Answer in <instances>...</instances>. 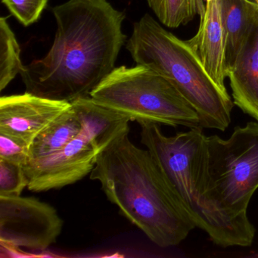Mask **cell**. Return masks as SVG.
Here are the masks:
<instances>
[{
	"instance_id": "8fae6325",
	"label": "cell",
	"mask_w": 258,
	"mask_h": 258,
	"mask_svg": "<svg viewBox=\"0 0 258 258\" xmlns=\"http://www.w3.org/2000/svg\"><path fill=\"white\" fill-rule=\"evenodd\" d=\"M72 109L81 125L80 136L99 154L113 142L130 133L131 119L89 97L72 102Z\"/></svg>"
},
{
	"instance_id": "ac0fdd59",
	"label": "cell",
	"mask_w": 258,
	"mask_h": 258,
	"mask_svg": "<svg viewBox=\"0 0 258 258\" xmlns=\"http://www.w3.org/2000/svg\"><path fill=\"white\" fill-rule=\"evenodd\" d=\"M49 0H2L3 4L24 26L37 22Z\"/></svg>"
},
{
	"instance_id": "8992f818",
	"label": "cell",
	"mask_w": 258,
	"mask_h": 258,
	"mask_svg": "<svg viewBox=\"0 0 258 258\" xmlns=\"http://www.w3.org/2000/svg\"><path fill=\"white\" fill-rule=\"evenodd\" d=\"M208 197L228 218L256 232L247 215L258 188V122L236 126L227 140L207 137Z\"/></svg>"
},
{
	"instance_id": "277c9868",
	"label": "cell",
	"mask_w": 258,
	"mask_h": 258,
	"mask_svg": "<svg viewBox=\"0 0 258 258\" xmlns=\"http://www.w3.org/2000/svg\"><path fill=\"white\" fill-rule=\"evenodd\" d=\"M126 48L137 64L156 71L173 83L197 111L202 127L226 131L234 102L211 80L185 40L146 14L134 23Z\"/></svg>"
},
{
	"instance_id": "44dd1931",
	"label": "cell",
	"mask_w": 258,
	"mask_h": 258,
	"mask_svg": "<svg viewBox=\"0 0 258 258\" xmlns=\"http://www.w3.org/2000/svg\"><path fill=\"white\" fill-rule=\"evenodd\" d=\"M205 1H206V2H209V1H211V0H205Z\"/></svg>"
},
{
	"instance_id": "5bb4252c",
	"label": "cell",
	"mask_w": 258,
	"mask_h": 258,
	"mask_svg": "<svg viewBox=\"0 0 258 258\" xmlns=\"http://www.w3.org/2000/svg\"><path fill=\"white\" fill-rule=\"evenodd\" d=\"M81 131V123L71 106L40 131L31 142L28 161L40 159L61 150L78 137Z\"/></svg>"
},
{
	"instance_id": "9a60e30c",
	"label": "cell",
	"mask_w": 258,
	"mask_h": 258,
	"mask_svg": "<svg viewBox=\"0 0 258 258\" xmlns=\"http://www.w3.org/2000/svg\"><path fill=\"white\" fill-rule=\"evenodd\" d=\"M164 26L177 28L186 25L205 10L203 0H146Z\"/></svg>"
},
{
	"instance_id": "e0dca14e",
	"label": "cell",
	"mask_w": 258,
	"mask_h": 258,
	"mask_svg": "<svg viewBox=\"0 0 258 258\" xmlns=\"http://www.w3.org/2000/svg\"><path fill=\"white\" fill-rule=\"evenodd\" d=\"M28 184L23 165L0 159V196H21Z\"/></svg>"
},
{
	"instance_id": "ba28073f",
	"label": "cell",
	"mask_w": 258,
	"mask_h": 258,
	"mask_svg": "<svg viewBox=\"0 0 258 258\" xmlns=\"http://www.w3.org/2000/svg\"><path fill=\"white\" fill-rule=\"evenodd\" d=\"M97 154L81 136L49 156L27 161L24 165L28 188L40 192L72 185L91 173Z\"/></svg>"
},
{
	"instance_id": "3957f363",
	"label": "cell",
	"mask_w": 258,
	"mask_h": 258,
	"mask_svg": "<svg viewBox=\"0 0 258 258\" xmlns=\"http://www.w3.org/2000/svg\"><path fill=\"white\" fill-rule=\"evenodd\" d=\"M139 123L142 144L177 191L196 226L221 247L251 245L255 232L228 218L208 199V148L203 127L167 137L158 123Z\"/></svg>"
},
{
	"instance_id": "30bf717a",
	"label": "cell",
	"mask_w": 258,
	"mask_h": 258,
	"mask_svg": "<svg viewBox=\"0 0 258 258\" xmlns=\"http://www.w3.org/2000/svg\"><path fill=\"white\" fill-rule=\"evenodd\" d=\"M200 25L196 35L185 40L213 81L223 91L228 78L226 40L222 22L220 0L206 2L201 13Z\"/></svg>"
},
{
	"instance_id": "4fadbf2b",
	"label": "cell",
	"mask_w": 258,
	"mask_h": 258,
	"mask_svg": "<svg viewBox=\"0 0 258 258\" xmlns=\"http://www.w3.org/2000/svg\"><path fill=\"white\" fill-rule=\"evenodd\" d=\"M220 4L229 69L258 28V4L253 0H220Z\"/></svg>"
},
{
	"instance_id": "6da1fadb",
	"label": "cell",
	"mask_w": 258,
	"mask_h": 258,
	"mask_svg": "<svg viewBox=\"0 0 258 258\" xmlns=\"http://www.w3.org/2000/svg\"><path fill=\"white\" fill-rule=\"evenodd\" d=\"M52 13L57 31L50 50L20 75L27 93L72 103L89 97L115 69L126 40L125 14L108 0H69Z\"/></svg>"
},
{
	"instance_id": "ffe728a7",
	"label": "cell",
	"mask_w": 258,
	"mask_h": 258,
	"mask_svg": "<svg viewBox=\"0 0 258 258\" xmlns=\"http://www.w3.org/2000/svg\"><path fill=\"white\" fill-rule=\"evenodd\" d=\"M253 1H254V2L257 3L258 4V0H253Z\"/></svg>"
},
{
	"instance_id": "d6986e66",
	"label": "cell",
	"mask_w": 258,
	"mask_h": 258,
	"mask_svg": "<svg viewBox=\"0 0 258 258\" xmlns=\"http://www.w3.org/2000/svg\"><path fill=\"white\" fill-rule=\"evenodd\" d=\"M29 157V144L10 134L0 132V159L25 165Z\"/></svg>"
},
{
	"instance_id": "7c38bea8",
	"label": "cell",
	"mask_w": 258,
	"mask_h": 258,
	"mask_svg": "<svg viewBox=\"0 0 258 258\" xmlns=\"http://www.w3.org/2000/svg\"><path fill=\"white\" fill-rule=\"evenodd\" d=\"M234 105L258 122V28L228 69Z\"/></svg>"
},
{
	"instance_id": "2e32d148",
	"label": "cell",
	"mask_w": 258,
	"mask_h": 258,
	"mask_svg": "<svg viewBox=\"0 0 258 258\" xmlns=\"http://www.w3.org/2000/svg\"><path fill=\"white\" fill-rule=\"evenodd\" d=\"M21 49L16 35L7 18L0 19V91L2 92L21 74L24 66L21 60Z\"/></svg>"
},
{
	"instance_id": "7a4b0ae2",
	"label": "cell",
	"mask_w": 258,
	"mask_h": 258,
	"mask_svg": "<svg viewBox=\"0 0 258 258\" xmlns=\"http://www.w3.org/2000/svg\"><path fill=\"white\" fill-rule=\"evenodd\" d=\"M90 178L120 213L161 247H173L197 227L177 191L147 149L122 136L96 156Z\"/></svg>"
},
{
	"instance_id": "9c48e42d",
	"label": "cell",
	"mask_w": 258,
	"mask_h": 258,
	"mask_svg": "<svg viewBox=\"0 0 258 258\" xmlns=\"http://www.w3.org/2000/svg\"><path fill=\"white\" fill-rule=\"evenodd\" d=\"M72 103L36 96L25 92L0 98V132L31 144L37 134Z\"/></svg>"
},
{
	"instance_id": "52a82bcc",
	"label": "cell",
	"mask_w": 258,
	"mask_h": 258,
	"mask_svg": "<svg viewBox=\"0 0 258 258\" xmlns=\"http://www.w3.org/2000/svg\"><path fill=\"white\" fill-rule=\"evenodd\" d=\"M63 225L49 204L33 197L0 196V242L7 250H46L56 241Z\"/></svg>"
},
{
	"instance_id": "5b68a950",
	"label": "cell",
	"mask_w": 258,
	"mask_h": 258,
	"mask_svg": "<svg viewBox=\"0 0 258 258\" xmlns=\"http://www.w3.org/2000/svg\"><path fill=\"white\" fill-rule=\"evenodd\" d=\"M90 96L98 103L126 114L131 121L189 129L202 126L197 111L173 83L142 64L115 68Z\"/></svg>"
}]
</instances>
